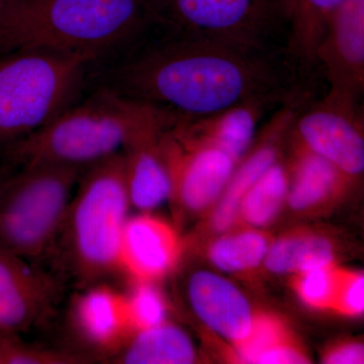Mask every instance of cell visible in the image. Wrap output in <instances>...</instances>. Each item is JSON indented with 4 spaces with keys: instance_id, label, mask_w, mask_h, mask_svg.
Wrapping results in <instances>:
<instances>
[{
    "instance_id": "cell-4",
    "label": "cell",
    "mask_w": 364,
    "mask_h": 364,
    "mask_svg": "<svg viewBox=\"0 0 364 364\" xmlns=\"http://www.w3.org/2000/svg\"><path fill=\"white\" fill-rule=\"evenodd\" d=\"M152 112L150 105L107 88L16 140L11 156L23 166L48 163L85 168L123 151Z\"/></svg>"
},
{
    "instance_id": "cell-19",
    "label": "cell",
    "mask_w": 364,
    "mask_h": 364,
    "mask_svg": "<svg viewBox=\"0 0 364 364\" xmlns=\"http://www.w3.org/2000/svg\"><path fill=\"white\" fill-rule=\"evenodd\" d=\"M264 262L272 272L301 273L334 264V252L324 237L294 234L279 239L268 248Z\"/></svg>"
},
{
    "instance_id": "cell-29",
    "label": "cell",
    "mask_w": 364,
    "mask_h": 364,
    "mask_svg": "<svg viewBox=\"0 0 364 364\" xmlns=\"http://www.w3.org/2000/svg\"><path fill=\"white\" fill-rule=\"evenodd\" d=\"M2 184V177L1 176H0V186H1Z\"/></svg>"
},
{
    "instance_id": "cell-14",
    "label": "cell",
    "mask_w": 364,
    "mask_h": 364,
    "mask_svg": "<svg viewBox=\"0 0 364 364\" xmlns=\"http://www.w3.org/2000/svg\"><path fill=\"white\" fill-rule=\"evenodd\" d=\"M71 317L74 329L86 344L112 356L133 335L127 296L107 286L91 287L78 294Z\"/></svg>"
},
{
    "instance_id": "cell-12",
    "label": "cell",
    "mask_w": 364,
    "mask_h": 364,
    "mask_svg": "<svg viewBox=\"0 0 364 364\" xmlns=\"http://www.w3.org/2000/svg\"><path fill=\"white\" fill-rule=\"evenodd\" d=\"M304 90L250 98L202 119H176L191 136L224 151L238 163L251 149L261 121Z\"/></svg>"
},
{
    "instance_id": "cell-22",
    "label": "cell",
    "mask_w": 364,
    "mask_h": 364,
    "mask_svg": "<svg viewBox=\"0 0 364 364\" xmlns=\"http://www.w3.org/2000/svg\"><path fill=\"white\" fill-rule=\"evenodd\" d=\"M152 284L135 282L133 291L126 296L133 334L162 324L166 320V301Z\"/></svg>"
},
{
    "instance_id": "cell-24",
    "label": "cell",
    "mask_w": 364,
    "mask_h": 364,
    "mask_svg": "<svg viewBox=\"0 0 364 364\" xmlns=\"http://www.w3.org/2000/svg\"><path fill=\"white\" fill-rule=\"evenodd\" d=\"M296 291L306 305L315 309H332L341 270L334 264L298 273Z\"/></svg>"
},
{
    "instance_id": "cell-15",
    "label": "cell",
    "mask_w": 364,
    "mask_h": 364,
    "mask_svg": "<svg viewBox=\"0 0 364 364\" xmlns=\"http://www.w3.org/2000/svg\"><path fill=\"white\" fill-rule=\"evenodd\" d=\"M188 294L193 311L210 329L235 346L247 338L255 317L234 284L214 273L198 272L189 279Z\"/></svg>"
},
{
    "instance_id": "cell-26",
    "label": "cell",
    "mask_w": 364,
    "mask_h": 364,
    "mask_svg": "<svg viewBox=\"0 0 364 364\" xmlns=\"http://www.w3.org/2000/svg\"><path fill=\"white\" fill-rule=\"evenodd\" d=\"M333 310L347 316H358L364 311L363 273L342 272L335 296Z\"/></svg>"
},
{
    "instance_id": "cell-10",
    "label": "cell",
    "mask_w": 364,
    "mask_h": 364,
    "mask_svg": "<svg viewBox=\"0 0 364 364\" xmlns=\"http://www.w3.org/2000/svg\"><path fill=\"white\" fill-rule=\"evenodd\" d=\"M54 287L28 261L0 247V332L26 331L49 315Z\"/></svg>"
},
{
    "instance_id": "cell-1",
    "label": "cell",
    "mask_w": 364,
    "mask_h": 364,
    "mask_svg": "<svg viewBox=\"0 0 364 364\" xmlns=\"http://www.w3.org/2000/svg\"><path fill=\"white\" fill-rule=\"evenodd\" d=\"M109 90L179 119H198L250 98L293 95L306 77L286 52L159 33L109 75Z\"/></svg>"
},
{
    "instance_id": "cell-28",
    "label": "cell",
    "mask_w": 364,
    "mask_h": 364,
    "mask_svg": "<svg viewBox=\"0 0 364 364\" xmlns=\"http://www.w3.org/2000/svg\"><path fill=\"white\" fill-rule=\"evenodd\" d=\"M7 1H9V0H0V6H2V4H6Z\"/></svg>"
},
{
    "instance_id": "cell-20",
    "label": "cell",
    "mask_w": 364,
    "mask_h": 364,
    "mask_svg": "<svg viewBox=\"0 0 364 364\" xmlns=\"http://www.w3.org/2000/svg\"><path fill=\"white\" fill-rule=\"evenodd\" d=\"M287 169L275 162L259 176L241 203L239 214L253 226H264L277 215L289 193Z\"/></svg>"
},
{
    "instance_id": "cell-3",
    "label": "cell",
    "mask_w": 364,
    "mask_h": 364,
    "mask_svg": "<svg viewBox=\"0 0 364 364\" xmlns=\"http://www.w3.org/2000/svg\"><path fill=\"white\" fill-rule=\"evenodd\" d=\"M123 152L82 170L54 246L67 272L83 287L119 269L130 208Z\"/></svg>"
},
{
    "instance_id": "cell-9",
    "label": "cell",
    "mask_w": 364,
    "mask_h": 364,
    "mask_svg": "<svg viewBox=\"0 0 364 364\" xmlns=\"http://www.w3.org/2000/svg\"><path fill=\"white\" fill-rule=\"evenodd\" d=\"M363 119V112L345 111L323 98L309 100L294 117L291 132L351 181L364 170Z\"/></svg>"
},
{
    "instance_id": "cell-16",
    "label": "cell",
    "mask_w": 364,
    "mask_h": 364,
    "mask_svg": "<svg viewBox=\"0 0 364 364\" xmlns=\"http://www.w3.org/2000/svg\"><path fill=\"white\" fill-rule=\"evenodd\" d=\"M291 184L287 198L294 210H308L336 195L350 181L325 158L309 150L294 136Z\"/></svg>"
},
{
    "instance_id": "cell-21",
    "label": "cell",
    "mask_w": 364,
    "mask_h": 364,
    "mask_svg": "<svg viewBox=\"0 0 364 364\" xmlns=\"http://www.w3.org/2000/svg\"><path fill=\"white\" fill-rule=\"evenodd\" d=\"M267 238L258 232L246 231L228 235L210 248L215 267L228 272H239L258 267L268 251Z\"/></svg>"
},
{
    "instance_id": "cell-25",
    "label": "cell",
    "mask_w": 364,
    "mask_h": 364,
    "mask_svg": "<svg viewBox=\"0 0 364 364\" xmlns=\"http://www.w3.org/2000/svg\"><path fill=\"white\" fill-rule=\"evenodd\" d=\"M284 327L277 320L265 316L255 317L247 338L236 345L239 358L244 363H257L258 359L274 347L287 343Z\"/></svg>"
},
{
    "instance_id": "cell-7",
    "label": "cell",
    "mask_w": 364,
    "mask_h": 364,
    "mask_svg": "<svg viewBox=\"0 0 364 364\" xmlns=\"http://www.w3.org/2000/svg\"><path fill=\"white\" fill-rule=\"evenodd\" d=\"M80 167L31 164L0 186V247L26 261L42 259L54 247Z\"/></svg>"
},
{
    "instance_id": "cell-2",
    "label": "cell",
    "mask_w": 364,
    "mask_h": 364,
    "mask_svg": "<svg viewBox=\"0 0 364 364\" xmlns=\"http://www.w3.org/2000/svg\"><path fill=\"white\" fill-rule=\"evenodd\" d=\"M150 31L148 0H9L0 6V55L40 49L95 60Z\"/></svg>"
},
{
    "instance_id": "cell-17",
    "label": "cell",
    "mask_w": 364,
    "mask_h": 364,
    "mask_svg": "<svg viewBox=\"0 0 364 364\" xmlns=\"http://www.w3.org/2000/svg\"><path fill=\"white\" fill-rule=\"evenodd\" d=\"M112 358L124 364H189L196 352L186 333L164 322L134 333Z\"/></svg>"
},
{
    "instance_id": "cell-6",
    "label": "cell",
    "mask_w": 364,
    "mask_h": 364,
    "mask_svg": "<svg viewBox=\"0 0 364 364\" xmlns=\"http://www.w3.org/2000/svg\"><path fill=\"white\" fill-rule=\"evenodd\" d=\"M152 31L289 53L291 0H148Z\"/></svg>"
},
{
    "instance_id": "cell-18",
    "label": "cell",
    "mask_w": 364,
    "mask_h": 364,
    "mask_svg": "<svg viewBox=\"0 0 364 364\" xmlns=\"http://www.w3.org/2000/svg\"><path fill=\"white\" fill-rule=\"evenodd\" d=\"M289 53L304 76L316 69V52L328 21L344 0H291Z\"/></svg>"
},
{
    "instance_id": "cell-23",
    "label": "cell",
    "mask_w": 364,
    "mask_h": 364,
    "mask_svg": "<svg viewBox=\"0 0 364 364\" xmlns=\"http://www.w3.org/2000/svg\"><path fill=\"white\" fill-rule=\"evenodd\" d=\"M85 360L88 358L79 354L33 346L16 339L14 334L0 332V363L74 364Z\"/></svg>"
},
{
    "instance_id": "cell-13",
    "label": "cell",
    "mask_w": 364,
    "mask_h": 364,
    "mask_svg": "<svg viewBox=\"0 0 364 364\" xmlns=\"http://www.w3.org/2000/svg\"><path fill=\"white\" fill-rule=\"evenodd\" d=\"M181 245L176 230L149 215L129 218L119 249V268L135 282H154L178 261Z\"/></svg>"
},
{
    "instance_id": "cell-5",
    "label": "cell",
    "mask_w": 364,
    "mask_h": 364,
    "mask_svg": "<svg viewBox=\"0 0 364 364\" xmlns=\"http://www.w3.org/2000/svg\"><path fill=\"white\" fill-rule=\"evenodd\" d=\"M92 61L40 49L0 55V142L20 140L70 107Z\"/></svg>"
},
{
    "instance_id": "cell-27",
    "label": "cell",
    "mask_w": 364,
    "mask_h": 364,
    "mask_svg": "<svg viewBox=\"0 0 364 364\" xmlns=\"http://www.w3.org/2000/svg\"><path fill=\"white\" fill-rule=\"evenodd\" d=\"M364 350L363 345L358 343L343 344L327 352L324 363L329 364L363 363Z\"/></svg>"
},
{
    "instance_id": "cell-11",
    "label": "cell",
    "mask_w": 364,
    "mask_h": 364,
    "mask_svg": "<svg viewBox=\"0 0 364 364\" xmlns=\"http://www.w3.org/2000/svg\"><path fill=\"white\" fill-rule=\"evenodd\" d=\"M166 114L153 109L150 117L122 151L130 203L141 210L157 208L168 200L171 183L160 148V133Z\"/></svg>"
},
{
    "instance_id": "cell-8",
    "label": "cell",
    "mask_w": 364,
    "mask_h": 364,
    "mask_svg": "<svg viewBox=\"0 0 364 364\" xmlns=\"http://www.w3.org/2000/svg\"><path fill=\"white\" fill-rule=\"evenodd\" d=\"M328 90L323 100L348 112H363L364 0H344L332 14L316 52Z\"/></svg>"
}]
</instances>
